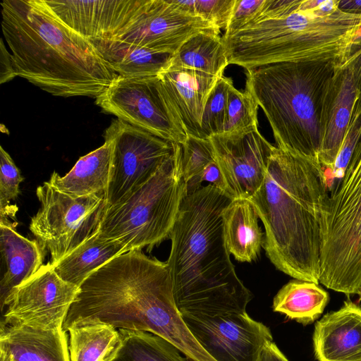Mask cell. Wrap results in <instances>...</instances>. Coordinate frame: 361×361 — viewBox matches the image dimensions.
<instances>
[{
	"label": "cell",
	"mask_w": 361,
	"mask_h": 361,
	"mask_svg": "<svg viewBox=\"0 0 361 361\" xmlns=\"http://www.w3.org/2000/svg\"><path fill=\"white\" fill-rule=\"evenodd\" d=\"M258 106L248 90L240 92L233 84L228 90L222 133H231L257 126Z\"/></svg>",
	"instance_id": "cell-30"
},
{
	"label": "cell",
	"mask_w": 361,
	"mask_h": 361,
	"mask_svg": "<svg viewBox=\"0 0 361 361\" xmlns=\"http://www.w3.org/2000/svg\"><path fill=\"white\" fill-rule=\"evenodd\" d=\"M215 160L232 200L250 199L262 186L274 146L257 126L212 135Z\"/></svg>",
	"instance_id": "cell-13"
},
{
	"label": "cell",
	"mask_w": 361,
	"mask_h": 361,
	"mask_svg": "<svg viewBox=\"0 0 361 361\" xmlns=\"http://www.w3.org/2000/svg\"><path fill=\"white\" fill-rule=\"evenodd\" d=\"M111 143L104 140L99 148L81 157L65 176L54 172L48 183L57 190L80 197L105 194L109 180Z\"/></svg>",
	"instance_id": "cell-23"
},
{
	"label": "cell",
	"mask_w": 361,
	"mask_h": 361,
	"mask_svg": "<svg viewBox=\"0 0 361 361\" xmlns=\"http://www.w3.org/2000/svg\"><path fill=\"white\" fill-rule=\"evenodd\" d=\"M233 85L231 78L221 76L205 103L201 120L203 139L221 133L226 118L228 94Z\"/></svg>",
	"instance_id": "cell-31"
},
{
	"label": "cell",
	"mask_w": 361,
	"mask_h": 361,
	"mask_svg": "<svg viewBox=\"0 0 361 361\" xmlns=\"http://www.w3.org/2000/svg\"><path fill=\"white\" fill-rule=\"evenodd\" d=\"M329 301L328 292L318 283L294 279L278 291L272 308L274 312L307 325L322 315Z\"/></svg>",
	"instance_id": "cell-26"
},
{
	"label": "cell",
	"mask_w": 361,
	"mask_h": 361,
	"mask_svg": "<svg viewBox=\"0 0 361 361\" xmlns=\"http://www.w3.org/2000/svg\"><path fill=\"white\" fill-rule=\"evenodd\" d=\"M359 84L348 65L336 67L325 93L321 115L319 161L331 174L350 122Z\"/></svg>",
	"instance_id": "cell-18"
},
{
	"label": "cell",
	"mask_w": 361,
	"mask_h": 361,
	"mask_svg": "<svg viewBox=\"0 0 361 361\" xmlns=\"http://www.w3.org/2000/svg\"><path fill=\"white\" fill-rule=\"evenodd\" d=\"M224 42L219 35L200 32L186 40L173 55L170 66L221 77L228 65Z\"/></svg>",
	"instance_id": "cell-27"
},
{
	"label": "cell",
	"mask_w": 361,
	"mask_h": 361,
	"mask_svg": "<svg viewBox=\"0 0 361 361\" xmlns=\"http://www.w3.org/2000/svg\"><path fill=\"white\" fill-rule=\"evenodd\" d=\"M120 341L108 361H188L165 338L152 333L118 329Z\"/></svg>",
	"instance_id": "cell-28"
},
{
	"label": "cell",
	"mask_w": 361,
	"mask_h": 361,
	"mask_svg": "<svg viewBox=\"0 0 361 361\" xmlns=\"http://www.w3.org/2000/svg\"><path fill=\"white\" fill-rule=\"evenodd\" d=\"M90 42L114 71L126 78L158 76L170 66L173 55L118 39H92Z\"/></svg>",
	"instance_id": "cell-22"
},
{
	"label": "cell",
	"mask_w": 361,
	"mask_h": 361,
	"mask_svg": "<svg viewBox=\"0 0 361 361\" xmlns=\"http://www.w3.org/2000/svg\"><path fill=\"white\" fill-rule=\"evenodd\" d=\"M204 181L214 185L225 192L224 183L216 160L210 163L200 175L186 183L185 192L197 190L202 186V183Z\"/></svg>",
	"instance_id": "cell-37"
},
{
	"label": "cell",
	"mask_w": 361,
	"mask_h": 361,
	"mask_svg": "<svg viewBox=\"0 0 361 361\" xmlns=\"http://www.w3.org/2000/svg\"><path fill=\"white\" fill-rule=\"evenodd\" d=\"M66 332L1 322L0 351L13 361H71Z\"/></svg>",
	"instance_id": "cell-20"
},
{
	"label": "cell",
	"mask_w": 361,
	"mask_h": 361,
	"mask_svg": "<svg viewBox=\"0 0 361 361\" xmlns=\"http://www.w3.org/2000/svg\"><path fill=\"white\" fill-rule=\"evenodd\" d=\"M126 252V247L121 242L102 238L96 233L70 254L52 264L63 280L80 287L92 272Z\"/></svg>",
	"instance_id": "cell-25"
},
{
	"label": "cell",
	"mask_w": 361,
	"mask_h": 361,
	"mask_svg": "<svg viewBox=\"0 0 361 361\" xmlns=\"http://www.w3.org/2000/svg\"><path fill=\"white\" fill-rule=\"evenodd\" d=\"M111 145L106 207L126 198L146 183L173 154L175 142L118 118L104 133Z\"/></svg>",
	"instance_id": "cell-10"
},
{
	"label": "cell",
	"mask_w": 361,
	"mask_h": 361,
	"mask_svg": "<svg viewBox=\"0 0 361 361\" xmlns=\"http://www.w3.org/2000/svg\"><path fill=\"white\" fill-rule=\"evenodd\" d=\"M357 295L359 296V300H361V289Z\"/></svg>",
	"instance_id": "cell-43"
},
{
	"label": "cell",
	"mask_w": 361,
	"mask_h": 361,
	"mask_svg": "<svg viewBox=\"0 0 361 361\" xmlns=\"http://www.w3.org/2000/svg\"><path fill=\"white\" fill-rule=\"evenodd\" d=\"M265 0H235L223 37H228L249 24L259 13Z\"/></svg>",
	"instance_id": "cell-36"
},
{
	"label": "cell",
	"mask_w": 361,
	"mask_h": 361,
	"mask_svg": "<svg viewBox=\"0 0 361 361\" xmlns=\"http://www.w3.org/2000/svg\"><path fill=\"white\" fill-rule=\"evenodd\" d=\"M220 77L169 66L158 75L159 91L178 127L202 138L201 120L207 99Z\"/></svg>",
	"instance_id": "cell-17"
},
{
	"label": "cell",
	"mask_w": 361,
	"mask_h": 361,
	"mask_svg": "<svg viewBox=\"0 0 361 361\" xmlns=\"http://www.w3.org/2000/svg\"><path fill=\"white\" fill-rule=\"evenodd\" d=\"M41 204L30 229L55 264L97 233L106 208L105 194L73 197L49 183L37 188Z\"/></svg>",
	"instance_id": "cell-9"
},
{
	"label": "cell",
	"mask_w": 361,
	"mask_h": 361,
	"mask_svg": "<svg viewBox=\"0 0 361 361\" xmlns=\"http://www.w3.org/2000/svg\"><path fill=\"white\" fill-rule=\"evenodd\" d=\"M338 7L341 11L347 13L361 14V1H339Z\"/></svg>",
	"instance_id": "cell-41"
},
{
	"label": "cell",
	"mask_w": 361,
	"mask_h": 361,
	"mask_svg": "<svg viewBox=\"0 0 361 361\" xmlns=\"http://www.w3.org/2000/svg\"><path fill=\"white\" fill-rule=\"evenodd\" d=\"M361 131V89L354 102L350 122L330 179L334 183L343 174ZM332 183V185H333Z\"/></svg>",
	"instance_id": "cell-34"
},
{
	"label": "cell",
	"mask_w": 361,
	"mask_h": 361,
	"mask_svg": "<svg viewBox=\"0 0 361 361\" xmlns=\"http://www.w3.org/2000/svg\"><path fill=\"white\" fill-rule=\"evenodd\" d=\"M182 316L196 341L215 361H259L263 347L273 341L269 328L246 312Z\"/></svg>",
	"instance_id": "cell-14"
},
{
	"label": "cell",
	"mask_w": 361,
	"mask_h": 361,
	"mask_svg": "<svg viewBox=\"0 0 361 361\" xmlns=\"http://www.w3.org/2000/svg\"><path fill=\"white\" fill-rule=\"evenodd\" d=\"M312 345L317 361H361V307L348 299L314 324Z\"/></svg>",
	"instance_id": "cell-19"
},
{
	"label": "cell",
	"mask_w": 361,
	"mask_h": 361,
	"mask_svg": "<svg viewBox=\"0 0 361 361\" xmlns=\"http://www.w3.org/2000/svg\"><path fill=\"white\" fill-rule=\"evenodd\" d=\"M24 180L9 154L0 147V213L1 219L15 217L18 208L11 205L19 193V185Z\"/></svg>",
	"instance_id": "cell-33"
},
{
	"label": "cell",
	"mask_w": 361,
	"mask_h": 361,
	"mask_svg": "<svg viewBox=\"0 0 361 361\" xmlns=\"http://www.w3.org/2000/svg\"><path fill=\"white\" fill-rule=\"evenodd\" d=\"M1 30L17 76L58 97L97 99L118 74L44 0H4Z\"/></svg>",
	"instance_id": "cell-4"
},
{
	"label": "cell",
	"mask_w": 361,
	"mask_h": 361,
	"mask_svg": "<svg viewBox=\"0 0 361 361\" xmlns=\"http://www.w3.org/2000/svg\"><path fill=\"white\" fill-rule=\"evenodd\" d=\"M339 0H298L288 13L249 24L222 37L229 64L249 71L281 62L343 65L361 35V14L341 11Z\"/></svg>",
	"instance_id": "cell-5"
},
{
	"label": "cell",
	"mask_w": 361,
	"mask_h": 361,
	"mask_svg": "<svg viewBox=\"0 0 361 361\" xmlns=\"http://www.w3.org/2000/svg\"><path fill=\"white\" fill-rule=\"evenodd\" d=\"M8 219L0 220V251L5 271L0 281L1 305L14 288L34 275L43 265L45 247L16 230Z\"/></svg>",
	"instance_id": "cell-21"
},
{
	"label": "cell",
	"mask_w": 361,
	"mask_h": 361,
	"mask_svg": "<svg viewBox=\"0 0 361 361\" xmlns=\"http://www.w3.org/2000/svg\"><path fill=\"white\" fill-rule=\"evenodd\" d=\"M180 145L182 173L186 184L200 175L210 163L215 161V157L209 139L188 136Z\"/></svg>",
	"instance_id": "cell-32"
},
{
	"label": "cell",
	"mask_w": 361,
	"mask_h": 361,
	"mask_svg": "<svg viewBox=\"0 0 361 361\" xmlns=\"http://www.w3.org/2000/svg\"><path fill=\"white\" fill-rule=\"evenodd\" d=\"M71 361H108L120 341L119 331L104 324L70 329Z\"/></svg>",
	"instance_id": "cell-29"
},
{
	"label": "cell",
	"mask_w": 361,
	"mask_h": 361,
	"mask_svg": "<svg viewBox=\"0 0 361 361\" xmlns=\"http://www.w3.org/2000/svg\"><path fill=\"white\" fill-rule=\"evenodd\" d=\"M337 66L281 62L247 71L246 90L263 109L277 147L319 164L322 104Z\"/></svg>",
	"instance_id": "cell-6"
},
{
	"label": "cell",
	"mask_w": 361,
	"mask_h": 361,
	"mask_svg": "<svg viewBox=\"0 0 361 361\" xmlns=\"http://www.w3.org/2000/svg\"><path fill=\"white\" fill-rule=\"evenodd\" d=\"M319 283L348 296L361 289V131L343 176L329 190Z\"/></svg>",
	"instance_id": "cell-8"
},
{
	"label": "cell",
	"mask_w": 361,
	"mask_h": 361,
	"mask_svg": "<svg viewBox=\"0 0 361 361\" xmlns=\"http://www.w3.org/2000/svg\"><path fill=\"white\" fill-rule=\"evenodd\" d=\"M259 361H289L273 341L269 342L263 347Z\"/></svg>",
	"instance_id": "cell-40"
},
{
	"label": "cell",
	"mask_w": 361,
	"mask_h": 361,
	"mask_svg": "<svg viewBox=\"0 0 361 361\" xmlns=\"http://www.w3.org/2000/svg\"><path fill=\"white\" fill-rule=\"evenodd\" d=\"M185 191L181 147L175 143L173 154L146 183L106 208L98 235L121 242L128 252L152 247L169 238Z\"/></svg>",
	"instance_id": "cell-7"
},
{
	"label": "cell",
	"mask_w": 361,
	"mask_h": 361,
	"mask_svg": "<svg viewBox=\"0 0 361 361\" xmlns=\"http://www.w3.org/2000/svg\"><path fill=\"white\" fill-rule=\"evenodd\" d=\"M95 103L103 112L163 139L181 144L188 137L175 121L159 91L158 76L118 75Z\"/></svg>",
	"instance_id": "cell-11"
},
{
	"label": "cell",
	"mask_w": 361,
	"mask_h": 361,
	"mask_svg": "<svg viewBox=\"0 0 361 361\" xmlns=\"http://www.w3.org/2000/svg\"><path fill=\"white\" fill-rule=\"evenodd\" d=\"M17 77L11 53L4 44L3 39L0 43V83L3 84Z\"/></svg>",
	"instance_id": "cell-38"
},
{
	"label": "cell",
	"mask_w": 361,
	"mask_h": 361,
	"mask_svg": "<svg viewBox=\"0 0 361 361\" xmlns=\"http://www.w3.org/2000/svg\"><path fill=\"white\" fill-rule=\"evenodd\" d=\"M44 1L61 22L89 40L116 38L150 3V0Z\"/></svg>",
	"instance_id": "cell-15"
},
{
	"label": "cell",
	"mask_w": 361,
	"mask_h": 361,
	"mask_svg": "<svg viewBox=\"0 0 361 361\" xmlns=\"http://www.w3.org/2000/svg\"><path fill=\"white\" fill-rule=\"evenodd\" d=\"M220 30L200 17L183 13L170 0H150L144 13L115 39L174 54L190 37Z\"/></svg>",
	"instance_id": "cell-16"
},
{
	"label": "cell",
	"mask_w": 361,
	"mask_h": 361,
	"mask_svg": "<svg viewBox=\"0 0 361 361\" xmlns=\"http://www.w3.org/2000/svg\"><path fill=\"white\" fill-rule=\"evenodd\" d=\"M0 361H13L12 359L5 353L0 351Z\"/></svg>",
	"instance_id": "cell-42"
},
{
	"label": "cell",
	"mask_w": 361,
	"mask_h": 361,
	"mask_svg": "<svg viewBox=\"0 0 361 361\" xmlns=\"http://www.w3.org/2000/svg\"><path fill=\"white\" fill-rule=\"evenodd\" d=\"M259 216L248 199L233 200L224 212L225 243L229 254L242 262L255 260L263 245Z\"/></svg>",
	"instance_id": "cell-24"
},
{
	"label": "cell",
	"mask_w": 361,
	"mask_h": 361,
	"mask_svg": "<svg viewBox=\"0 0 361 361\" xmlns=\"http://www.w3.org/2000/svg\"><path fill=\"white\" fill-rule=\"evenodd\" d=\"M232 200L210 183L183 198L166 262L182 315L246 312L252 294L236 274L224 238V212Z\"/></svg>",
	"instance_id": "cell-2"
},
{
	"label": "cell",
	"mask_w": 361,
	"mask_h": 361,
	"mask_svg": "<svg viewBox=\"0 0 361 361\" xmlns=\"http://www.w3.org/2000/svg\"><path fill=\"white\" fill-rule=\"evenodd\" d=\"M92 324L152 333L190 360L202 352L176 305L166 262L139 250L110 260L80 286L63 329Z\"/></svg>",
	"instance_id": "cell-1"
},
{
	"label": "cell",
	"mask_w": 361,
	"mask_h": 361,
	"mask_svg": "<svg viewBox=\"0 0 361 361\" xmlns=\"http://www.w3.org/2000/svg\"><path fill=\"white\" fill-rule=\"evenodd\" d=\"M235 0H194V15L226 30Z\"/></svg>",
	"instance_id": "cell-35"
},
{
	"label": "cell",
	"mask_w": 361,
	"mask_h": 361,
	"mask_svg": "<svg viewBox=\"0 0 361 361\" xmlns=\"http://www.w3.org/2000/svg\"><path fill=\"white\" fill-rule=\"evenodd\" d=\"M329 195L319 164L275 147L263 183L249 199L265 228L267 257L295 279L319 283Z\"/></svg>",
	"instance_id": "cell-3"
},
{
	"label": "cell",
	"mask_w": 361,
	"mask_h": 361,
	"mask_svg": "<svg viewBox=\"0 0 361 361\" xmlns=\"http://www.w3.org/2000/svg\"><path fill=\"white\" fill-rule=\"evenodd\" d=\"M344 64L352 69L361 89V35L353 43Z\"/></svg>",
	"instance_id": "cell-39"
},
{
	"label": "cell",
	"mask_w": 361,
	"mask_h": 361,
	"mask_svg": "<svg viewBox=\"0 0 361 361\" xmlns=\"http://www.w3.org/2000/svg\"><path fill=\"white\" fill-rule=\"evenodd\" d=\"M78 289L63 280L48 262L9 294L1 305L2 312L6 308L1 322L62 329Z\"/></svg>",
	"instance_id": "cell-12"
}]
</instances>
